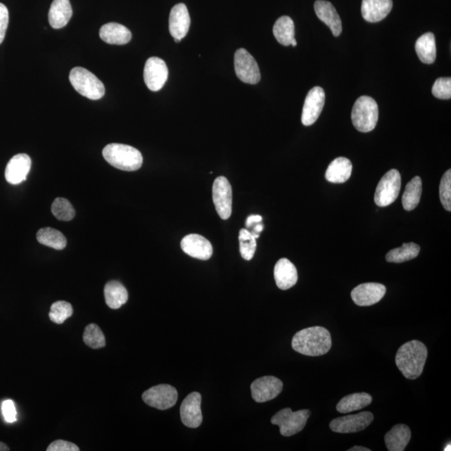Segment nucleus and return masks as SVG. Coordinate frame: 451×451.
Masks as SVG:
<instances>
[{"label": "nucleus", "instance_id": "1", "mask_svg": "<svg viewBox=\"0 0 451 451\" xmlns=\"http://www.w3.org/2000/svg\"><path fill=\"white\" fill-rule=\"evenodd\" d=\"M331 346L330 331L320 326L307 327L298 332L292 340V347L296 352L313 357L326 354Z\"/></svg>", "mask_w": 451, "mask_h": 451}, {"label": "nucleus", "instance_id": "2", "mask_svg": "<svg viewBox=\"0 0 451 451\" xmlns=\"http://www.w3.org/2000/svg\"><path fill=\"white\" fill-rule=\"evenodd\" d=\"M428 351L420 341L412 340L403 344L396 356L398 369L407 379H415L423 372Z\"/></svg>", "mask_w": 451, "mask_h": 451}, {"label": "nucleus", "instance_id": "3", "mask_svg": "<svg viewBox=\"0 0 451 451\" xmlns=\"http://www.w3.org/2000/svg\"><path fill=\"white\" fill-rule=\"evenodd\" d=\"M102 154L112 167L126 172H135L143 163V158L140 151L131 146L109 144L103 149Z\"/></svg>", "mask_w": 451, "mask_h": 451}, {"label": "nucleus", "instance_id": "4", "mask_svg": "<svg viewBox=\"0 0 451 451\" xmlns=\"http://www.w3.org/2000/svg\"><path fill=\"white\" fill-rule=\"evenodd\" d=\"M70 82L78 93L93 101L102 99L106 93V89L101 80L82 67H75L70 70Z\"/></svg>", "mask_w": 451, "mask_h": 451}, {"label": "nucleus", "instance_id": "5", "mask_svg": "<svg viewBox=\"0 0 451 451\" xmlns=\"http://www.w3.org/2000/svg\"><path fill=\"white\" fill-rule=\"evenodd\" d=\"M379 107L371 97H360L355 102L352 111L353 125L360 132H370L376 127Z\"/></svg>", "mask_w": 451, "mask_h": 451}, {"label": "nucleus", "instance_id": "6", "mask_svg": "<svg viewBox=\"0 0 451 451\" xmlns=\"http://www.w3.org/2000/svg\"><path fill=\"white\" fill-rule=\"evenodd\" d=\"M310 415V411L308 410L293 412L290 408H286L274 415L271 422L273 425L279 426L282 435L289 438L305 428Z\"/></svg>", "mask_w": 451, "mask_h": 451}, {"label": "nucleus", "instance_id": "7", "mask_svg": "<svg viewBox=\"0 0 451 451\" xmlns=\"http://www.w3.org/2000/svg\"><path fill=\"white\" fill-rule=\"evenodd\" d=\"M401 188V173L396 169L388 170L379 180L374 194V202L381 207L391 205L400 195Z\"/></svg>", "mask_w": 451, "mask_h": 451}, {"label": "nucleus", "instance_id": "8", "mask_svg": "<svg viewBox=\"0 0 451 451\" xmlns=\"http://www.w3.org/2000/svg\"><path fill=\"white\" fill-rule=\"evenodd\" d=\"M178 393L177 389L169 384H159L147 389L142 395V400L151 407L165 411L173 407L177 403Z\"/></svg>", "mask_w": 451, "mask_h": 451}, {"label": "nucleus", "instance_id": "9", "mask_svg": "<svg viewBox=\"0 0 451 451\" xmlns=\"http://www.w3.org/2000/svg\"><path fill=\"white\" fill-rule=\"evenodd\" d=\"M234 66L237 77L241 82L256 85L260 82L261 73L257 61L249 52L245 49L236 51Z\"/></svg>", "mask_w": 451, "mask_h": 451}, {"label": "nucleus", "instance_id": "10", "mask_svg": "<svg viewBox=\"0 0 451 451\" xmlns=\"http://www.w3.org/2000/svg\"><path fill=\"white\" fill-rule=\"evenodd\" d=\"M212 199L217 214L223 220L229 219L232 210V190L224 177L217 178L212 186Z\"/></svg>", "mask_w": 451, "mask_h": 451}, {"label": "nucleus", "instance_id": "11", "mask_svg": "<svg viewBox=\"0 0 451 451\" xmlns=\"http://www.w3.org/2000/svg\"><path fill=\"white\" fill-rule=\"evenodd\" d=\"M373 420L374 415L371 412H361L356 415L337 418L331 421L330 427L336 433H356L366 429Z\"/></svg>", "mask_w": 451, "mask_h": 451}, {"label": "nucleus", "instance_id": "12", "mask_svg": "<svg viewBox=\"0 0 451 451\" xmlns=\"http://www.w3.org/2000/svg\"><path fill=\"white\" fill-rule=\"evenodd\" d=\"M168 78V68L163 60L151 57L146 60L144 69V80L151 92H158L164 87Z\"/></svg>", "mask_w": 451, "mask_h": 451}, {"label": "nucleus", "instance_id": "13", "mask_svg": "<svg viewBox=\"0 0 451 451\" xmlns=\"http://www.w3.org/2000/svg\"><path fill=\"white\" fill-rule=\"evenodd\" d=\"M325 103L324 89L313 87L308 93L302 113V123L306 126L315 124L319 119Z\"/></svg>", "mask_w": 451, "mask_h": 451}, {"label": "nucleus", "instance_id": "14", "mask_svg": "<svg viewBox=\"0 0 451 451\" xmlns=\"http://www.w3.org/2000/svg\"><path fill=\"white\" fill-rule=\"evenodd\" d=\"M283 387V382L276 377L264 376L259 378L251 384V397L258 403L270 401L282 392Z\"/></svg>", "mask_w": 451, "mask_h": 451}, {"label": "nucleus", "instance_id": "15", "mask_svg": "<svg viewBox=\"0 0 451 451\" xmlns=\"http://www.w3.org/2000/svg\"><path fill=\"white\" fill-rule=\"evenodd\" d=\"M386 288L377 283H367L359 285L351 293L353 301L361 307L372 306L381 300L386 295Z\"/></svg>", "mask_w": 451, "mask_h": 451}, {"label": "nucleus", "instance_id": "16", "mask_svg": "<svg viewBox=\"0 0 451 451\" xmlns=\"http://www.w3.org/2000/svg\"><path fill=\"white\" fill-rule=\"evenodd\" d=\"M202 396L197 392H193L185 398L180 406V419L189 428H197L202 422L201 410Z\"/></svg>", "mask_w": 451, "mask_h": 451}, {"label": "nucleus", "instance_id": "17", "mask_svg": "<svg viewBox=\"0 0 451 451\" xmlns=\"http://www.w3.org/2000/svg\"><path fill=\"white\" fill-rule=\"evenodd\" d=\"M191 26V18L188 7L184 4H178L170 13L169 31L175 42L179 43L186 37Z\"/></svg>", "mask_w": 451, "mask_h": 451}, {"label": "nucleus", "instance_id": "18", "mask_svg": "<svg viewBox=\"0 0 451 451\" xmlns=\"http://www.w3.org/2000/svg\"><path fill=\"white\" fill-rule=\"evenodd\" d=\"M180 246L185 254L200 260H208L212 256V245L205 237L199 234H189L184 237Z\"/></svg>", "mask_w": 451, "mask_h": 451}, {"label": "nucleus", "instance_id": "19", "mask_svg": "<svg viewBox=\"0 0 451 451\" xmlns=\"http://www.w3.org/2000/svg\"><path fill=\"white\" fill-rule=\"evenodd\" d=\"M31 169V159L27 154H18L9 161L6 179L9 183L18 185L26 180Z\"/></svg>", "mask_w": 451, "mask_h": 451}, {"label": "nucleus", "instance_id": "20", "mask_svg": "<svg viewBox=\"0 0 451 451\" xmlns=\"http://www.w3.org/2000/svg\"><path fill=\"white\" fill-rule=\"evenodd\" d=\"M315 11L317 18L329 26L333 35L336 37L342 33V21L338 12L333 4L325 0H317L315 3Z\"/></svg>", "mask_w": 451, "mask_h": 451}, {"label": "nucleus", "instance_id": "21", "mask_svg": "<svg viewBox=\"0 0 451 451\" xmlns=\"http://www.w3.org/2000/svg\"><path fill=\"white\" fill-rule=\"evenodd\" d=\"M392 8V0H363L361 13L367 22L377 23L386 18Z\"/></svg>", "mask_w": 451, "mask_h": 451}, {"label": "nucleus", "instance_id": "22", "mask_svg": "<svg viewBox=\"0 0 451 451\" xmlns=\"http://www.w3.org/2000/svg\"><path fill=\"white\" fill-rule=\"evenodd\" d=\"M274 278L280 289L288 290L298 282V272L295 266L287 259H279L275 265Z\"/></svg>", "mask_w": 451, "mask_h": 451}, {"label": "nucleus", "instance_id": "23", "mask_svg": "<svg viewBox=\"0 0 451 451\" xmlns=\"http://www.w3.org/2000/svg\"><path fill=\"white\" fill-rule=\"evenodd\" d=\"M99 37L110 45H123L131 40V33L128 28L117 23H108L99 30Z\"/></svg>", "mask_w": 451, "mask_h": 451}, {"label": "nucleus", "instance_id": "24", "mask_svg": "<svg viewBox=\"0 0 451 451\" xmlns=\"http://www.w3.org/2000/svg\"><path fill=\"white\" fill-rule=\"evenodd\" d=\"M72 14L70 0H54L49 11L50 26L55 30L64 28L67 26Z\"/></svg>", "mask_w": 451, "mask_h": 451}, {"label": "nucleus", "instance_id": "25", "mask_svg": "<svg viewBox=\"0 0 451 451\" xmlns=\"http://www.w3.org/2000/svg\"><path fill=\"white\" fill-rule=\"evenodd\" d=\"M352 163L345 158L335 159L326 170L325 178L332 183H344L347 182L352 174Z\"/></svg>", "mask_w": 451, "mask_h": 451}, {"label": "nucleus", "instance_id": "26", "mask_svg": "<svg viewBox=\"0 0 451 451\" xmlns=\"http://www.w3.org/2000/svg\"><path fill=\"white\" fill-rule=\"evenodd\" d=\"M411 438V432L406 425H396L388 432L384 438L389 451L405 450Z\"/></svg>", "mask_w": 451, "mask_h": 451}, {"label": "nucleus", "instance_id": "27", "mask_svg": "<svg viewBox=\"0 0 451 451\" xmlns=\"http://www.w3.org/2000/svg\"><path fill=\"white\" fill-rule=\"evenodd\" d=\"M104 294L107 306L112 310H118L128 300L126 288L118 281L108 282L104 286Z\"/></svg>", "mask_w": 451, "mask_h": 451}, {"label": "nucleus", "instance_id": "28", "mask_svg": "<svg viewBox=\"0 0 451 451\" xmlns=\"http://www.w3.org/2000/svg\"><path fill=\"white\" fill-rule=\"evenodd\" d=\"M415 50L421 63L433 64L436 59L435 38L433 33H425L417 40Z\"/></svg>", "mask_w": 451, "mask_h": 451}, {"label": "nucleus", "instance_id": "29", "mask_svg": "<svg viewBox=\"0 0 451 451\" xmlns=\"http://www.w3.org/2000/svg\"><path fill=\"white\" fill-rule=\"evenodd\" d=\"M372 401V396L367 393H355L342 398L336 408L341 414H348L364 409L369 406Z\"/></svg>", "mask_w": 451, "mask_h": 451}, {"label": "nucleus", "instance_id": "30", "mask_svg": "<svg viewBox=\"0 0 451 451\" xmlns=\"http://www.w3.org/2000/svg\"><path fill=\"white\" fill-rule=\"evenodd\" d=\"M273 35L279 44L291 45L295 36V27L292 18L288 16L280 17L273 26Z\"/></svg>", "mask_w": 451, "mask_h": 451}, {"label": "nucleus", "instance_id": "31", "mask_svg": "<svg viewBox=\"0 0 451 451\" xmlns=\"http://www.w3.org/2000/svg\"><path fill=\"white\" fill-rule=\"evenodd\" d=\"M422 194V180L420 177L413 178L407 184L402 197L403 207L405 210L411 212L419 205Z\"/></svg>", "mask_w": 451, "mask_h": 451}, {"label": "nucleus", "instance_id": "32", "mask_svg": "<svg viewBox=\"0 0 451 451\" xmlns=\"http://www.w3.org/2000/svg\"><path fill=\"white\" fill-rule=\"evenodd\" d=\"M37 240L40 244L56 250H63L67 241L65 237L58 230L45 227L37 232Z\"/></svg>", "mask_w": 451, "mask_h": 451}, {"label": "nucleus", "instance_id": "33", "mask_svg": "<svg viewBox=\"0 0 451 451\" xmlns=\"http://www.w3.org/2000/svg\"><path fill=\"white\" fill-rule=\"evenodd\" d=\"M420 246L414 243L403 244L401 248L389 251L386 255L388 263H401L414 259L419 255Z\"/></svg>", "mask_w": 451, "mask_h": 451}, {"label": "nucleus", "instance_id": "34", "mask_svg": "<svg viewBox=\"0 0 451 451\" xmlns=\"http://www.w3.org/2000/svg\"><path fill=\"white\" fill-rule=\"evenodd\" d=\"M83 340L89 348L97 349L106 346V338L99 327L94 324H90L85 327Z\"/></svg>", "mask_w": 451, "mask_h": 451}, {"label": "nucleus", "instance_id": "35", "mask_svg": "<svg viewBox=\"0 0 451 451\" xmlns=\"http://www.w3.org/2000/svg\"><path fill=\"white\" fill-rule=\"evenodd\" d=\"M239 239L241 257L246 261L253 259L257 249V241L253 234L249 230L241 229Z\"/></svg>", "mask_w": 451, "mask_h": 451}, {"label": "nucleus", "instance_id": "36", "mask_svg": "<svg viewBox=\"0 0 451 451\" xmlns=\"http://www.w3.org/2000/svg\"><path fill=\"white\" fill-rule=\"evenodd\" d=\"M52 213L60 221L68 222L75 216V211L70 202L65 198H56L51 207Z\"/></svg>", "mask_w": 451, "mask_h": 451}, {"label": "nucleus", "instance_id": "37", "mask_svg": "<svg viewBox=\"0 0 451 451\" xmlns=\"http://www.w3.org/2000/svg\"><path fill=\"white\" fill-rule=\"evenodd\" d=\"M73 315V308L70 303L65 301H57L50 307V319L57 325L63 324Z\"/></svg>", "mask_w": 451, "mask_h": 451}, {"label": "nucleus", "instance_id": "38", "mask_svg": "<svg viewBox=\"0 0 451 451\" xmlns=\"http://www.w3.org/2000/svg\"><path fill=\"white\" fill-rule=\"evenodd\" d=\"M440 202L446 211H451V170L446 172L440 184Z\"/></svg>", "mask_w": 451, "mask_h": 451}, {"label": "nucleus", "instance_id": "39", "mask_svg": "<svg viewBox=\"0 0 451 451\" xmlns=\"http://www.w3.org/2000/svg\"><path fill=\"white\" fill-rule=\"evenodd\" d=\"M432 94L436 98L440 99H450L451 98V79L450 77H440L435 80Z\"/></svg>", "mask_w": 451, "mask_h": 451}, {"label": "nucleus", "instance_id": "40", "mask_svg": "<svg viewBox=\"0 0 451 451\" xmlns=\"http://www.w3.org/2000/svg\"><path fill=\"white\" fill-rule=\"evenodd\" d=\"M2 413L7 423H13L17 420V411L13 401L7 400L2 403Z\"/></svg>", "mask_w": 451, "mask_h": 451}, {"label": "nucleus", "instance_id": "41", "mask_svg": "<svg viewBox=\"0 0 451 451\" xmlns=\"http://www.w3.org/2000/svg\"><path fill=\"white\" fill-rule=\"evenodd\" d=\"M9 11L4 4L0 3V45L6 37L8 26H9Z\"/></svg>", "mask_w": 451, "mask_h": 451}, {"label": "nucleus", "instance_id": "42", "mask_svg": "<svg viewBox=\"0 0 451 451\" xmlns=\"http://www.w3.org/2000/svg\"><path fill=\"white\" fill-rule=\"evenodd\" d=\"M80 448L77 445L69 442V441L57 440L52 442L47 448V451H79Z\"/></svg>", "mask_w": 451, "mask_h": 451}, {"label": "nucleus", "instance_id": "43", "mask_svg": "<svg viewBox=\"0 0 451 451\" xmlns=\"http://www.w3.org/2000/svg\"><path fill=\"white\" fill-rule=\"evenodd\" d=\"M263 221V217L260 215H251L246 218V227H251L254 223H259Z\"/></svg>", "mask_w": 451, "mask_h": 451}, {"label": "nucleus", "instance_id": "44", "mask_svg": "<svg viewBox=\"0 0 451 451\" xmlns=\"http://www.w3.org/2000/svg\"><path fill=\"white\" fill-rule=\"evenodd\" d=\"M349 451H370V450L363 447V446H354V447L349 449Z\"/></svg>", "mask_w": 451, "mask_h": 451}, {"label": "nucleus", "instance_id": "45", "mask_svg": "<svg viewBox=\"0 0 451 451\" xmlns=\"http://www.w3.org/2000/svg\"><path fill=\"white\" fill-rule=\"evenodd\" d=\"M8 450H9V446L6 444L0 442V451H8Z\"/></svg>", "mask_w": 451, "mask_h": 451}, {"label": "nucleus", "instance_id": "46", "mask_svg": "<svg viewBox=\"0 0 451 451\" xmlns=\"http://www.w3.org/2000/svg\"><path fill=\"white\" fill-rule=\"evenodd\" d=\"M291 45L293 46V47H296L297 46V40H295V38H294V39L292 40Z\"/></svg>", "mask_w": 451, "mask_h": 451}, {"label": "nucleus", "instance_id": "47", "mask_svg": "<svg viewBox=\"0 0 451 451\" xmlns=\"http://www.w3.org/2000/svg\"><path fill=\"white\" fill-rule=\"evenodd\" d=\"M445 451H447V450H451L450 449V444H449V445L446 446V448L444 450Z\"/></svg>", "mask_w": 451, "mask_h": 451}]
</instances>
